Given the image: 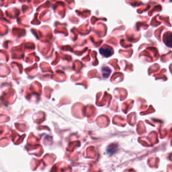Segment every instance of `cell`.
Masks as SVG:
<instances>
[{"instance_id": "cell-2", "label": "cell", "mask_w": 172, "mask_h": 172, "mask_svg": "<svg viewBox=\"0 0 172 172\" xmlns=\"http://www.w3.org/2000/svg\"><path fill=\"white\" fill-rule=\"evenodd\" d=\"M165 43L167 46L172 48V34L171 33L167 34V35L165 36Z\"/></svg>"}, {"instance_id": "cell-1", "label": "cell", "mask_w": 172, "mask_h": 172, "mask_svg": "<svg viewBox=\"0 0 172 172\" xmlns=\"http://www.w3.org/2000/svg\"><path fill=\"white\" fill-rule=\"evenodd\" d=\"M100 53H101V54H102V55L104 56H106V57H108V56H111L113 54V51L112 48L108 47H105L102 48V49L100 50Z\"/></svg>"}]
</instances>
